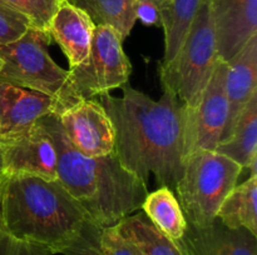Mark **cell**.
<instances>
[{
  "label": "cell",
  "instance_id": "6da1fadb",
  "mask_svg": "<svg viewBox=\"0 0 257 255\" xmlns=\"http://www.w3.org/2000/svg\"><path fill=\"white\" fill-rule=\"evenodd\" d=\"M120 88L122 96L99 99L114 129L115 156L147 185L153 174L161 186L173 190L185 166L186 106L168 89L153 100L130 82Z\"/></svg>",
  "mask_w": 257,
  "mask_h": 255
},
{
  "label": "cell",
  "instance_id": "7a4b0ae2",
  "mask_svg": "<svg viewBox=\"0 0 257 255\" xmlns=\"http://www.w3.org/2000/svg\"><path fill=\"white\" fill-rule=\"evenodd\" d=\"M40 122L57 150V180L89 222L112 226L141 209L148 185L125 170L114 152L107 156H85L70 144L57 115L43 116Z\"/></svg>",
  "mask_w": 257,
  "mask_h": 255
},
{
  "label": "cell",
  "instance_id": "3957f363",
  "mask_svg": "<svg viewBox=\"0 0 257 255\" xmlns=\"http://www.w3.org/2000/svg\"><path fill=\"white\" fill-rule=\"evenodd\" d=\"M89 222L58 180L29 174L3 175L0 230L59 254Z\"/></svg>",
  "mask_w": 257,
  "mask_h": 255
},
{
  "label": "cell",
  "instance_id": "277c9868",
  "mask_svg": "<svg viewBox=\"0 0 257 255\" xmlns=\"http://www.w3.org/2000/svg\"><path fill=\"white\" fill-rule=\"evenodd\" d=\"M49 32L30 28L20 39L0 44V82L42 92L57 102L54 115L74 105L69 92V72L60 68L48 52Z\"/></svg>",
  "mask_w": 257,
  "mask_h": 255
},
{
  "label": "cell",
  "instance_id": "5b68a950",
  "mask_svg": "<svg viewBox=\"0 0 257 255\" xmlns=\"http://www.w3.org/2000/svg\"><path fill=\"white\" fill-rule=\"evenodd\" d=\"M242 168L215 150H198L185 159L175 190L187 224L205 228L217 219L225 198L237 185Z\"/></svg>",
  "mask_w": 257,
  "mask_h": 255
},
{
  "label": "cell",
  "instance_id": "8992f818",
  "mask_svg": "<svg viewBox=\"0 0 257 255\" xmlns=\"http://www.w3.org/2000/svg\"><path fill=\"white\" fill-rule=\"evenodd\" d=\"M218 60L211 0H202L177 54L160 62L163 89H168L188 109L200 102Z\"/></svg>",
  "mask_w": 257,
  "mask_h": 255
},
{
  "label": "cell",
  "instance_id": "52a82bcc",
  "mask_svg": "<svg viewBox=\"0 0 257 255\" xmlns=\"http://www.w3.org/2000/svg\"><path fill=\"white\" fill-rule=\"evenodd\" d=\"M122 35L109 25H95L87 58L68 70L74 102L108 94L130 80L132 64L123 50Z\"/></svg>",
  "mask_w": 257,
  "mask_h": 255
},
{
  "label": "cell",
  "instance_id": "ba28073f",
  "mask_svg": "<svg viewBox=\"0 0 257 255\" xmlns=\"http://www.w3.org/2000/svg\"><path fill=\"white\" fill-rule=\"evenodd\" d=\"M227 62L218 58L200 102L185 112V159L198 150H215L228 118L225 92Z\"/></svg>",
  "mask_w": 257,
  "mask_h": 255
},
{
  "label": "cell",
  "instance_id": "9c48e42d",
  "mask_svg": "<svg viewBox=\"0 0 257 255\" xmlns=\"http://www.w3.org/2000/svg\"><path fill=\"white\" fill-rule=\"evenodd\" d=\"M0 149L4 175L29 174L57 180V150L40 120L18 134L0 138Z\"/></svg>",
  "mask_w": 257,
  "mask_h": 255
},
{
  "label": "cell",
  "instance_id": "30bf717a",
  "mask_svg": "<svg viewBox=\"0 0 257 255\" xmlns=\"http://www.w3.org/2000/svg\"><path fill=\"white\" fill-rule=\"evenodd\" d=\"M57 118L80 154L99 158L114 152V129L99 100H80Z\"/></svg>",
  "mask_w": 257,
  "mask_h": 255
},
{
  "label": "cell",
  "instance_id": "8fae6325",
  "mask_svg": "<svg viewBox=\"0 0 257 255\" xmlns=\"http://www.w3.org/2000/svg\"><path fill=\"white\" fill-rule=\"evenodd\" d=\"M218 58L228 62L257 35V0H211Z\"/></svg>",
  "mask_w": 257,
  "mask_h": 255
},
{
  "label": "cell",
  "instance_id": "7c38bea8",
  "mask_svg": "<svg viewBox=\"0 0 257 255\" xmlns=\"http://www.w3.org/2000/svg\"><path fill=\"white\" fill-rule=\"evenodd\" d=\"M248 230L230 229L218 219L205 228L187 224L180 240L185 255H257V240Z\"/></svg>",
  "mask_w": 257,
  "mask_h": 255
},
{
  "label": "cell",
  "instance_id": "4fadbf2b",
  "mask_svg": "<svg viewBox=\"0 0 257 255\" xmlns=\"http://www.w3.org/2000/svg\"><path fill=\"white\" fill-rule=\"evenodd\" d=\"M55 110L53 98L0 82V138L23 132L43 116L55 114Z\"/></svg>",
  "mask_w": 257,
  "mask_h": 255
},
{
  "label": "cell",
  "instance_id": "5bb4252c",
  "mask_svg": "<svg viewBox=\"0 0 257 255\" xmlns=\"http://www.w3.org/2000/svg\"><path fill=\"white\" fill-rule=\"evenodd\" d=\"M226 62L225 92L228 118L221 140L231 134L246 105L257 94V35L251 38L245 46Z\"/></svg>",
  "mask_w": 257,
  "mask_h": 255
},
{
  "label": "cell",
  "instance_id": "9a60e30c",
  "mask_svg": "<svg viewBox=\"0 0 257 255\" xmlns=\"http://www.w3.org/2000/svg\"><path fill=\"white\" fill-rule=\"evenodd\" d=\"M94 29L95 24L84 10L63 0L48 32L67 56L70 69L87 58Z\"/></svg>",
  "mask_w": 257,
  "mask_h": 255
},
{
  "label": "cell",
  "instance_id": "2e32d148",
  "mask_svg": "<svg viewBox=\"0 0 257 255\" xmlns=\"http://www.w3.org/2000/svg\"><path fill=\"white\" fill-rule=\"evenodd\" d=\"M215 152L257 174V94L246 105L231 134L218 142Z\"/></svg>",
  "mask_w": 257,
  "mask_h": 255
},
{
  "label": "cell",
  "instance_id": "e0dca14e",
  "mask_svg": "<svg viewBox=\"0 0 257 255\" xmlns=\"http://www.w3.org/2000/svg\"><path fill=\"white\" fill-rule=\"evenodd\" d=\"M63 255H142L120 235L115 225L99 226L87 222L79 234L60 250Z\"/></svg>",
  "mask_w": 257,
  "mask_h": 255
},
{
  "label": "cell",
  "instance_id": "ac0fdd59",
  "mask_svg": "<svg viewBox=\"0 0 257 255\" xmlns=\"http://www.w3.org/2000/svg\"><path fill=\"white\" fill-rule=\"evenodd\" d=\"M115 228L142 255H185L180 244L158 230L145 212L128 215Z\"/></svg>",
  "mask_w": 257,
  "mask_h": 255
},
{
  "label": "cell",
  "instance_id": "d6986e66",
  "mask_svg": "<svg viewBox=\"0 0 257 255\" xmlns=\"http://www.w3.org/2000/svg\"><path fill=\"white\" fill-rule=\"evenodd\" d=\"M257 174L236 185L225 198L217 212V219L230 229L248 230L257 236Z\"/></svg>",
  "mask_w": 257,
  "mask_h": 255
},
{
  "label": "cell",
  "instance_id": "ffe728a7",
  "mask_svg": "<svg viewBox=\"0 0 257 255\" xmlns=\"http://www.w3.org/2000/svg\"><path fill=\"white\" fill-rule=\"evenodd\" d=\"M141 209L158 230L171 238L180 240L187 228L185 214L173 192L166 186L152 192L145 198Z\"/></svg>",
  "mask_w": 257,
  "mask_h": 255
},
{
  "label": "cell",
  "instance_id": "44dd1931",
  "mask_svg": "<svg viewBox=\"0 0 257 255\" xmlns=\"http://www.w3.org/2000/svg\"><path fill=\"white\" fill-rule=\"evenodd\" d=\"M202 0H167L162 28L165 30L163 62L173 59L180 50Z\"/></svg>",
  "mask_w": 257,
  "mask_h": 255
},
{
  "label": "cell",
  "instance_id": "7402d4cb",
  "mask_svg": "<svg viewBox=\"0 0 257 255\" xmlns=\"http://www.w3.org/2000/svg\"><path fill=\"white\" fill-rule=\"evenodd\" d=\"M84 10L95 25L114 28L123 39L132 32L136 22V0H67Z\"/></svg>",
  "mask_w": 257,
  "mask_h": 255
},
{
  "label": "cell",
  "instance_id": "603a6c76",
  "mask_svg": "<svg viewBox=\"0 0 257 255\" xmlns=\"http://www.w3.org/2000/svg\"><path fill=\"white\" fill-rule=\"evenodd\" d=\"M20 15L27 18L32 28L49 30L50 22L63 0H0Z\"/></svg>",
  "mask_w": 257,
  "mask_h": 255
},
{
  "label": "cell",
  "instance_id": "cb8c5ba5",
  "mask_svg": "<svg viewBox=\"0 0 257 255\" xmlns=\"http://www.w3.org/2000/svg\"><path fill=\"white\" fill-rule=\"evenodd\" d=\"M32 24L27 18L0 2V44H9L20 39Z\"/></svg>",
  "mask_w": 257,
  "mask_h": 255
},
{
  "label": "cell",
  "instance_id": "d4e9b609",
  "mask_svg": "<svg viewBox=\"0 0 257 255\" xmlns=\"http://www.w3.org/2000/svg\"><path fill=\"white\" fill-rule=\"evenodd\" d=\"M0 255H54L48 248L18 239L0 230Z\"/></svg>",
  "mask_w": 257,
  "mask_h": 255
},
{
  "label": "cell",
  "instance_id": "484cf974",
  "mask_svg": "<svg viewBox=\"0 0 257 255\" xmlns=\"http://www.w3.org/2000/svg\"><path fill=\"white\" fill-rule=\"evenodd\" d=\"M166 2L167 0H136V19L147 26L162 28Z\"/></svg>",
  "mask_w": 257,
  "mask_h": 255
},
{
  "label": "cell",
  "instance_id": "4316f807",
  "mask_svg": "<svg viewBox=\"0 0 257 255\" xmlns=\"http://www.w3.org/2000/svg\"><path fill=\"white\" fill-rule=\"evenodd\" d=\"M3 175H4V166H3V156H2V149H0V180H2Z\"/></svg>",
  "mask_w": 257,
  "mask_h": 255
},
{
  "label": "cell",
  "instance_id": "83f0119b",
  "mask_svg": "<svg viewBox=\"0 0 257 255\" xmlns=\"http://www.w3.org/2000/svg\"><path fill=\"white\" fill-rule=\"evenodd\" d=\"M2 68H3V60L0 59V70H2Z\"/></svg>",
  "mask_w": 257,
  "mask_h": 255
}]
</instances>
